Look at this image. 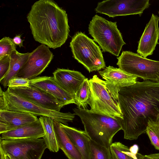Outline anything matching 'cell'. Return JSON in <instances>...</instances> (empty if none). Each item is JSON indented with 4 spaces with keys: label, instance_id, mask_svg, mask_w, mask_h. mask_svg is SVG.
<instances>
[{
    "label": "cell",
    "instance_id": "cell-1",
    "mask_svg": "<svg viewBox=\"0 0 159 159\" xmlns=\"http://www.w3.org/2000/svg\"><path fill=\"white\" fill-rule=\"evenodd\" d=\"M118 98L124 138L136 140L146 132L149 121H156L159 113V82L137 81L121 89Z\"/></svg>",
    "mask_w": 159,
    "mask_h": 159
},
{
    "label": "cell",
    "instance_id": "cell-2",
    "mask_svg": "<svg viewBox=\"0 0 159 159\" xmlns=\"http://www.w3.org/2000/svg\"><path fill=\"white\" fill-rule=\"evenodd\" d=\"M27 18L35 41L54 49L66 42L70 32L67 14L54 1H36Z\"/></svg>",
    "mask_w": 159,
    "mask_h": 159
},
{
    "label": "cell",
    "instance_id": "cell-3",
    "mask_svg": "<svg viewBox=\"0 0 159 159\" xmlns=\"http://www.w3.org/2000/svg\"><path fill=\"white\" fill-rule=\"evenodd\" d=\"M73 110L80 118L90 139L110 148L113 137L122 129L121 119L93 112L87 109L78 107Z\"/></svg>",
    "mask_w": 159,
    "mask_h": 159
},
{
    "label": "cell",
    "instance_id": "cell-4",
    "mask_svg": "<svg viewBox=\"0 0 159 159\" xmlns=\"http://www.w3.org/2000/svg\"><path fill=\"white\" fill-rule=\"evenodd\" d=\"M89 34L99 45L104 52L119 56L122 46L126 44L116 22H112L95 15L89 25Z\"/></svg>",
    "mask_w": 159,
    "mask_h": 159
},
{
    "label": "cell",
    "instance_id": "cell-5",
    "mask_svg": "<svg viewBox=\"0 0 159 159\" xmlns=\"http://www.w3.org/2000/svg\"><path fill=\"white\" fill-rule=\"evenodd\" d=\"M73 57L90 73L106 67L101 49L94 42L82 32H77L70 43Z\"/></svg>",
    "mask_w": 159,
    "mask_h": 159
},
{
    "label": "cell",
    "instance_id": "cell-6",
    "mask_svg": "<svg viewBox=\"0 0 159 159\" xmlns=\"http://www.w3.org/2000/svg\"><path fill=\"white\" fill-rule=\"evenodd\" d=\"M4 102L0 110L20 111L30 113L35 116H47L61 123L68 125L72 122L75 117V113H63L46 109L19 96L8 88L2 91Z\"/></svg>",
    "mask_w": 159,
    "mask_h": 159
},
{
    "label": "cell",
    "instance_id": "cell-7",
    "mask_svg": "<svg viewBox=\"0 0 159 159\" xmlns=\"http://www.w3.org/2000/svg\"><path fill=\"white\" fill-rule=\"evenodd\" d=\"M119 68L144 80L159 82V61L145 58L129 51H123L117 57Z\"/></svg>",
    "mask_w": 159,
    "mask_h": 159
},
{
    "label": "cell",
    "instance_id": "cell-8",
    "mask_svg": "<svg viewBox=\"0 0 159 159\" xmlns=\"http://www.w3.org/2000/svg\"><path fill=\"white\" fill-rule=\"evenodd\" d=\"M89 82L90 110L93 112L122 119L123 116L118 104L111 97L105 86L104 81L94 75Z\"/></svg>",
    "mask_w": 159,
    "mask_h": 159
},
{
    "label": "cell",
    "instance_id": "cell-9",
    "mask_svg": "<svg viewBox=\"0 0 159 159\" xmlns=\"http://www.w3.org/2000/svg\"><path fill=\"white\" fill-rule=\"evenodd\" d=\"M0 148L17 159H41L47 146L43 139L4 140Z\"/></svg>",
    "mask_w": 159,
    "mask_h": 159
},
{
    "label": "cell",
    "instance_id": "cell-10",
    "mask_svg": "<svg viewBox=\"0 0 159 159\" xmlns=\"http://www.w3.org/2000/svg\"><path fill=\"white\" fill-rule=\"evenodd\" d=\"M149 0H106L98 3L96 13L109 17L138 14L141 16L150 5Z\"/></svg>",
    "mask_w": 159,
    "mask_h": 159
},
{
    "label": "cell",
    "instance_id": "cell-11",
    "mask_svg": "<svg viewBox=\"0 0 159 159\" xmlns=\"http://www.w3.org/2000/svg\"><path fill=\"white\" fill-rule=\"evenodd\" d=\"M53 56L48 46L40 45L30 52L27 61L15 77L29 79L36 77L45 70Z\"/></svg>",
    "mask_w": 159,
    "mask_h": 159
},
{
    "label": "cell",
    "instance_id": "cell-12",
    "mask_svg": "<svg viewBox=\"0 0 159 159\" xmlns=\"http://www.w3.org/2000/svg\"><path fill=\"white\" fill-rule=\"evenodd\" d=\"M98 73L104 80L105 86L111 97L117 103L119 91L122 88L136 84L138 78L119 68L110 66L106 67L102 70L98 71Z\"/></svg>",
    "mask_w": 159,
    "mask_h": 159
},
{
    "label": "cell",
    "instance_id": "cell-13",
    "mask_svg": "<svg viewBox=\"0 0 159 159\" xmlns=\"http://www.w3.org/2000/svg\"><path fill=\"white\" fill-rule=\"evenodd\" d=\"M8 88L25 100L47 109L60 112L61 109L65 106L50 94L30 85Z\"/></svg>",
    "mask_w": 159,
    "mask_h": 159
},
{
    "label": "cell",
    "instance_id": "cell-14",
    "mask_svg": "<svg viewBox=\"0 0 159 159\" xmlns=\"http://www.w3.org/2000/svg\"><path fill=\"white\" fill-rule=\"evenodd\" d=\"M159 17L152 14L138 42L137 52L145 58L152 55L156 45L159 44Z\"/></svg>",
    "mask_w": 159,
    "mask_h": 159
},
{
    "label": "cell",
    "instance_id": "cell-15",
    "mask_svg": "<svg viewBox=\"0 0 159 159\" xmlns=\"http://www.w3.org/2000/svg\"><path fill=\"white\" fill-rule=\"evenodd\" d=\"M30 79V85L50 94L65 105L73 103L75 104L72 96L61 88L53 77H37Z\"/></svg>",
    "mask_w": 159,
    "mask_h": 159
},
{
    "label": "cell",
    "instance_id": "cell-16",
    "mask_svg": "<svg viewBox=\"0 0 159 159\" xmlns=\"http://www.w3.org/2000/svg\"><path fill=\"white\" fill-rule=\"evenodd\" d=\"M38 119L36 116L28 113L0 110V134L16 129Z\"/></svg>",
    "mask_w": 159,
    "mask_h": 159
},
{
    "label": "cell",
    "instance_id": "cell-17",
    "mask_svg": "<svg viewBox=\"0 0 159 159\" xmlns=\"http://www.w3.org/2000/svg\"><path fill=\"white\" fill-rule=\"evenodd\" d=\"M53 74L56 83L74 99L76 93L86 78L80 72L68 69L57 68Z\"/></svg>",
    "mask_w": 159,
    "mask_h": 159
},
{
    "label": "cell",
    "instance_id": "cell-18",
    "mask_svg": "<svg viewBox=\"0 0 159 159\" xmlns=\"http://www.w3.org/2000/svg\"><path fill=\"white\" fill-rule=\"evenodd\" d=\"M1 135L0 138L4 140L37 139L43 137L44 132L42 124L38 119L34 122Z\"/></svg>",
    "mask_w": 159,
    "mask_h": 159
},
{
    "label": "cell",
    "instance_id": "cell-19",
    "mask_svg": "<svg viewBox=\"0 0 159 159\" xmlns=\"http://www.w3.org/2000/svg\"><path fill=\"white\" fill-rule=\"evenodd\" d=\"M60 124L61 127L80 151L83 159H90L89 141L90 139L85 131L61 123Z\"/></svg>",
    "mask_w": 159,
    "mask_h": 159
},
{
    "label": "cell",
    "instance_id": "cell-20",
    "mask_svg": "<svg viewBox=\"0 0 159 159\" xmlns=\"http://www.w3.org/2000/svg\"><path fill=\"white\" fill-rule=\"evenodd\" d=\"M54 130L59 148L68 159H83L80 151L60 125V122L53 120Z\"/></svg>",
    "mask_w": 159,
    "mask_h": 159
},
{
    "label": "cell",
    "instance_id": "cell-21",
    "mask_svg": "<svg viewBox=\"0 0 159 159\" xmlns=\"http://www.w3.org/2000/svg\"><path fill=\"white\" fill-rule=\"evenodd\" d=\"M30 52L20 53L16 50L13 51L10 55V67L4 78L0 82L4 88L8 86L9 81L15 77L18 72L27 61Z\"/></svg>",
    "mask_w": 159,
    "mask_h": 159
},
{
    "label": "cell",
    "instance_id": "cell-22",
    "mask_svg": "<svg viewBox=\"0 0 159 159\" xmlns=\"http://www.w3.org/2000/svg\"><path fill=\"white\" fill-rule=\"evenodd\" d=\"M43 126L44 135L43 137L46 145L49 150L57 152L59 148L53 123V119L47 116H40L39 118Z\"/></svg>",
    "mask_w": 159,
    "mask_h": 159
},
{
    "label": "cell",
    "instance_id": "cell-23",
    "mask_svg": "<svg viewBox=\"0 0 159 159\" xmlns=\"http://www.w3.org/2000/svg\"><path fill=\"white\" fill-rule=\"evenodd\" d=\"M111 159H139L127 146L120 142L112 143L110 147Z\"/></svg>",
    "mask_w": 159,
    "mask_h": 159
},
{
    "label": "cell",
    "instance_id": "cell-24",
    "mask_svg": "<svg viewBox=\"0 0 159 159\" xmlns=\"http://www.w3.org/2000/svg\"><path fill=\"white\" fill-rule=\"evenodd\" d=\"M90 94L89 80L86 78L76 93L74 97L75 104L78 108L87 109Z\"/></svg>",
    "mask_w": 159,
    "mask_h": 159
},
{
    "label": "cell",
    "instance_id": "cell-25",
    "mask_svg": "<svg viewBox=\"0 0 159 159\" xmlns=\"http://www.w3.org/2000/svg\"><path fill=\"white\" fill-rule=\"evenodd\" d=\"M90 159H111L110 148L90 139L89 141Z\"/></svg>",
    "mask_w": 159,
    "mask_h": 159
},
{
    "label": "cell",
    "instance_id": "cell-26",
    "mask_svg": "<svg viewBox=\"0 0 159 159\" xmlns=\"http://www.w3.org/2000/svg\"><path fill=\"white\" fill-rule=\"evenodd\" d=\"M146 132L151 144L155 149L159 150V125L155 121L148 122Z\"/></svg>",
    "mask_w": 159,
    "mask_h": 159
},
{
    "label": "cell",
    "instance_id": "cell-27",
    "mask_svg": "<svg viewBox=\"0 0 159 159\" xmlns=\"http://www.w3.org/2000/svg\"><path fill=\"white\" fill-rule=\"evenodd\" d=\"M16 45L12 39L5 37L0 40V57L5 55L10 56L12 52L16 50Z\"/></svg>",
    "mask_w": 159,
    "mask_h": 159
},
{
    "label": "cell",
    "instance_id": "cell-28",
    "mask_svg": "<svg viewBox=\"0 0 159 159\" xmlns=\"http://www.w3.org/2000/svg\"><path fill=\"white\" fill-rule=\"evenodd\" d=\"M10 56L0 57V82L4 78L9 70L10 65Z\"/></svg>",
    "mask_w": 159,
    "mask_h": 159
},
{
    "label": "cell",
    "instance_id": "cell-29",
    "mask_svg": "<svg viewBox=\"0 0 159 159\" xmlns=\"http://www.w3.org/2000/svg\"><path fill=\"white\" fill-rule=\"evenodd\" d=\"M30 79L14 77L8 82V88L28 87L30 85Z\"/></svg>",
    "mask_w": 159,
    "mask_h": 159
},
{
    "label": "cell",
    "instance_id": "cell-30",
    "mask_svg": "<svg viewBox=\"0 0 159 159\" xmlns=\"http://www.w3.org/2000/svg\"><path fill=\"white\" fill-rule=\"evenodd\" d=\"M138 156L139 159H159V153L145 155L138 153Z\"/></svg>",
    "mask_w": 159,
    "mask_h": 159
},
{
    "label": "cell",
    "instance_id": "cell-31",
    "mask_svg": "<svg viewBox=\"0 0 159 159\" xmlns=\"http://www.w3.org/2000/svg\"><path fill=\"white\" fill-rule=\"evenodd\" d=\"M12 40L13 43L16 45L19 46L20 48L24 47L23 42L24 41V40L21 39L20 35L18 34L16 35L12 39Z\"/></svg>",
    "mask_w": 159,
    "mask_h": 159
},
{
    "label": "cell",
    "instance_id": "cell-32",
    "mask_svg": "<svg viewBox=\"0 0 159 159\" xmlns=\"http://www.w3.org/2000/svg\"><path fill=\"white\" fill-rule=\"evenodd\" d=\"M0 159H17L4 152L0 148Z\"/></svg>",
    "mask_w": 159,
    "mask_h": 159
},
{
    "label": "cell",
    "instance_id": "cell-33",
    "mask_svg": "<svg viewBox=\"0 0 159 159\" xmlns=\"http://www.w3.org/2000/svg\"><path fill=\"white\" fill-rule=\"evenodd\" d=\"M130 151L133 153L135 154H137L139 150V147L136 144L133 145L129 148Z\"/></svg>",
    "mask_w": 159,
    "mask_h": 159
},
{
    "label": "cell",
    "instance_id": "cell-34",
    "mask_svg": "<svg viewBox=\"0 0 159 159\" xmlns=\"http://www.w3.org/2000/svg\"><path fill=\"white\" fill-rule=\"evenodd\" d=\"M155 121L159 125V113L157 116Z\"/></svg>",
    "mask_w": 159,
    "mask_h": 159
},
{
    "label": "cell",
    "instance_id": "cell-35",
    "mask_svg": "<svg viewBox=\"0 0 159 159\" xmlns=\"http://www.w3.org/2000/svg\"><path fill=\"white\" fill-rule=\"evenodd\" d=\"M158 14H159V11H158Z\"/></svg>",
    "mask_w": 159,
    "mask_h": 159
}]
</instances>
